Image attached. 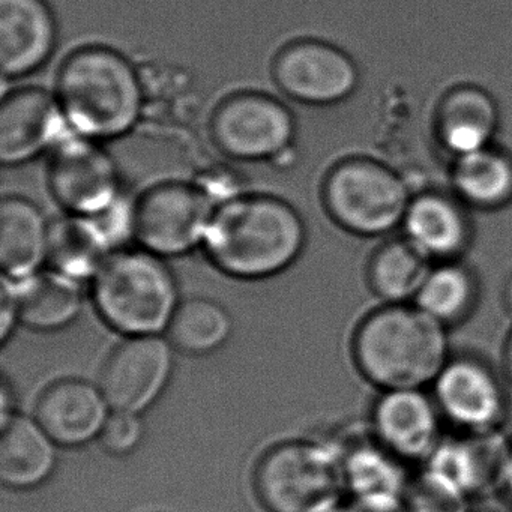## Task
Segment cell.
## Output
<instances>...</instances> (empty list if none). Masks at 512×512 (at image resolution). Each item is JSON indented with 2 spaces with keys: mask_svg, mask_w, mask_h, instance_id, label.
Returning a JSON list of instances; mask_svg holds the SVG:
<instances>
[{
  "mask_svg": "<svg viewBox=\"0 0 512 512\" xmlns=\"http://www.w3.org/2000/svg\"><path fill=\"white\" fill-rule=\"evenodd\" d=\"M304 218L290 203L238 194L215 209L203 247L224 274L260 280L290 268L307 247Z\"/></svg>",
  "mask_w": 512,
  "mask_h": 512,
  "instance_id": "obj_1",
  "label": "cell"
},
{
  "mask_svg": "<svg viewBox=\"0 0 512 512\" xmlns=\"http://www.w3.org/2000/svg\"><path fill=\"white\" fill-rule=\"evenodd\" d=\"M352 355L380 391L425 389L451 359L449 329L415 304L380 305L359 320Z\"/></svg>",
  "mask_w": 512,
  "mask_h": 512,
  "instance_id": "obj_2",
  "label": "cell"
},
{
  "mask_svg": "<svg viewBox=\"0 0 512 512\" xmlns=\"http://www.w3.org/2000/svg\"><path fill=\"white\" fill-rule=\"evenodd\" d=\"M55 97L68 127L94 140L118 139L133 130L145 100L133 64L103 46L82 47L65 58Z\"/></svg>",
  "mask_w": 512,
  "mask_h": 512,
  "instance_id": "obj_3",
  "label": "cell"
},
{
  "mask_svg": "<svg viewBox=\"0 0 512 512\" xmlns=\"http://www.w3.org/2000/svg\"><path fill=\"white\" fill-rule=\"evenodd\" d=\"M92 296L104 322L128 337L167 331L181 304L175 275L145 248L110 254L92 278Z\"/></svg>",
  "mask_w": 512,
  "mask_h": 512,
  "instance_id": "obj_4",
  "label": "cell"
},
{
  "mask_svg": "<svg viewBox=\"0 0 512 512\" xmlns=\"http://www.w3.org/2000/svg\"><path fill=\"white\" fill-rule=\"evenodd\" d=\"M268 512H332L347 494L343 461L332 440H292L266 451L253 476Z\"/></svg>",
  "mask_w": 512,
  "mask_h": 512,
  "instance_id": "obj_5",
  "label": "cell"
},
{
  "mask_svg": "<svg viewBox=\"0 0 512 512\" xmlns=\"http://www.w3.org/2000/svg\"><path fill=\"white\" fill-rule=\"evenodd\" d=\"M412 197L398 173L367 158L335 164L322 184L329 217L343 229L371 238L400 233Z\"/></svg>",
  "mask_w": 512,
  "mask_h": 512,
  "instance_id": "obj_6",
  "label": "cell"
},
{
  "mask_svg": "<svg viewBox=\"0 0 512 512\" xmlns=\"http://www.w3.org/2000/svg\"><path fill=\"white\" fill-rule=\"evenodd\" d=\"M218 205L202 184L155 185L134 203V238L157 256H182L203 244Z\"/></svg>",
  "mask_w": 512,
  "mask_h": 512,
  "instance_id": "obj_7",
  "label": "cell"
},
{
  "mask_svg": "<svg viewBox=\"0 0 512 512\" xmlns=\"http://www.w3.org/2000/svg\"><path fill=\"white\" fill-rule=\"evenodd\" d=\"M431 389L443 422L457 433L502 430L508 392L497 371L479 356H451Z\"/></svg>",
  "mask_w": 512,
  "mask_h": 512,
  "instance_id": "obj_8",
  "label": "cell"
},
{
  "mask_svg": "<svg viewBox=\"0 0 512 512\" xmlns=\"http://www.w3.org/2000/svg\"><path fill=\"white\" fill-rule=\"evenodd\" d=\"M211 133L218 148L236 160H277L292 151L296 121L275 98L242 92L217 107Z\"/></svg>",
  "mask_w": 512,
  "mask_h": 512,
  "instance_id": "obj_9",
  "label": "cell"
},
{
  "mask_svg": "<svg viewBox=\"0 0 512 512\" xmlns=\"http://www.w3.org/2000/svg\"><path fill=\"white\" fill-rule=\"evenodd\" d=\"M52 149L49 188L70 214L95 217L121 197L118 166L97 140L67 131Z\"/></svg>",
  "mask_w": 512,
  "mask_h": 512,
  "instance_id": "obj_10",
  "label": "cell"
},
{
  "mask_svg": "<svg viewBox=\"0 0 512 512\" xmlns=\"http://www.w3.org/2000/svg\"><path fill=\"white\" fill-rule=\"evenodd\" d=\"M272 76L284 94L311 107L343 103L359 82L358 67L344 50L313 37L287 44L275 56Z\"/></svg>",
  "mask_w": 512,
  "mask_h": 512,
  "instance_id": "obj_11",
  "label": "cell"
},
{
  "mask_svg": "<svg viewBox=\"0 0 512 512\" xmlns=\"http://www.w3.org/2000/svg\"><path fill=\"white\" fill-rule=\"evenodd\" d=\"M175 367V347L161 335L125 340L109 356L100 388L115 412L140 413L151 409L169 385Z\"/></svg>",
  "mask_w": 512,
  "mask_h": 512,
  "instance_id": "obj_12",
  "label": "cell"
},
{
  "mask_svg": "<svg viewBox=\"0 0 512 512\" xmlns=\"http://www.w3.org/2000/svg\"><path fill=\"white\" fill-rule=\"evenodd\" d=\"M368 424L374 437L404 463L424 464L442 442L445 422L424 389H392L380 391Z\"/></svg>",
  "mask_w": 512,
  "mask_h": 512,
  "instance_id": "obj_13",
  "label": "cell"
},
{
  "mask_svg": "<svg viewBox=\"0 0 512 512\" xmlns=\"http://www.w3.org/2000/svg\"><path fill=\"white\" fill-rule=\"evenodd\" d=\"M55 95L40 88L5 94L0 106V160L19 166L53 148L67 133Z\"/></svg>",
  "mask_w": 512,
  "mask_h": 512,
  "instance_id": "obj_14",
  "label": "cell"
},
{
  "mask_svg": "<svg viewBox=\"0 0 512 512\" xmlns=\"http://www.w3.org/2000/svg\"><path fill=\"white\" fill-rule=\"evenodd\" d=\"M400 233L433 263L461 260L472 242L473 211L455 194L424 191L412 197Z\"/></svg>",
  "mask_w": 512,
  "mask_h": 512,
  "instance_id": "obj_15",
  "label": "cell"
},
{
  "mask_svg": "<svg viewBox=\"0 0 512 512\" xmlns=\"http://www.w3.org/2000/svg\"><path fill=\"white\" fill-rule=\"evenodd\" d=\"M100 386L86 380L65 379L50 385L38 398L35 419L58 445H88L100 437L110 413Z\"/></svg>",
  "mask_w": 512,
  "mask_h": 512,
  "instance_id": "obj_16",
  "label": "cell"
},
{
  "mask_svg": "<svg viewBox=\"0 0 512 512\" xmlns=\"http://www.w3.org/2000/svg\"><path fill=\"white\" fill-rule=\"evenodd\" d=\"M512 440L502 430L490 433H455L443 436L422 466L436 470L466 491L470 497L499 490Z\"/></svg>",
  "mask_w": 512,
  "mask_h": 512,
  "instance_id": "obj_17",
  "label": "cell"
},
{
  "mask_svg": "<svg viewBox=\"0 0 512 512\" xmlns=\"http://www.w3.org/2000/svg\"><path fill=\"white\" fill-rule=\"evenodd\" d=\"M56 20L46 0H0V67L5 80L43 67L56 46Z\"/></svg>",
  "mask_w": 512,
  "mask_h": 512,
  "instance_id": "obj_18",
  "label": "cell"
},
{
  "mask_svg": "<svg viewBox=\"0 0 512 512\" xmlns=\"http://www.w3.org/2000/svg\"><path fill=\"white\" fill-rule=\"evenodd\" d=\"M332 442L340 451L350 497H404L412 476L407 472V463L374 437L370 424L353 425Z\"/></svg>",
  "mask_w": 512,
  "mask_h": 512,
  "instance_id": "obj_19",
  "label": "cell"
},
{
  "mask_svg": "<svg viewBox=\"0 0 512 512\" xmlns=\"http://www.w3.org/2000/svg\"><path fill=\"white\" fill-rule=\"evenodd\" d=\"M50 223L43 212L23 197H4L0 203V266L4 277L25 280L40 272L49 256Z\"/></svg>",
  "mask_w": 512,
  "mask_h": 512,
  "instance_id": "obj_20",
  "label": "cell"
},
{
  "mask_svg": "<svg viewBox=\"0 0 512 512\" xmlns=\"http://www.w3.org/2000/svg\"><path fill=\"white\" fill-rule=\"evenodd\" d=\"M0 437V479L11 490H32L52 478L58 464L56 445L37 419L16 415Z\"/></svg>",
  "mask_w": 512,
  "mask_h": 512,
  "instance_id": "obj_21",
  "label": "cell"
},
{
  "mask_svg": "<svg viewBox=\"0 0 512 512\" xmlns=\"http://www.w3.org/2000/svg\"><path fill=\"white\" fill-rule=\"evenodd\" d=\"M437 130L442 145L454 158L496 145L500 133L499 106L484 89L461 86L443 101Z\"/></svg>",
  "mask_w": 512,
  "mask_h": 512,
  "instance_id": "obj_22",
  "label": "cell"
},
{
  "mask_svg": "<svg viewBox=\"0 0 512 512\" xmlns=\"http://www.w3.org/2000/svg\"><path fill=\"white\" fill-rule=\"evenodd\" d=\"M13 281V280H11ZM16 287L20 322L38 332H55L79 319L83 308L82 281L61 272H37Z\"/></svg>",
  "mask_w": 512,
  "mask_h": 512,
  "instance_id": "obj_23",
  "label": "cell"
},
{
  "mask_svg": "<svg viewBox=\"0 0 512 512\" xmlns=\"http://www.w3.org/2000/svg\"><path fill=\"white\" fill-rule=\"evenodd\" d=\"M113 247L97 218L70 214L50 223L47 262L55 271L83 281L97 275Z\"/></svg>",
  "mask_w": 512,
  "mask_h": 512,
  "instance_id": "obj_24",
  "label": "cell"
},
{
  "mask_svg": "<svg viewBox=\"0 0 512 512\" xmlns=\"http://www.w3.org/2000/svg\"><path fill=\"white\" fill-rule=\"evenodd\" d=\"M452 190L469 208L493 211L512 202V155L497 145L461 155L452 164Z\"/></svg>",
  "mask_w": 512,
  "mask_h": 512,
  "instance_id": "obj_25",
  "label": "cell"
},
{
  "mask_svg": "<svg viewBox=\"0 0 512 512\" xmlns=\"http://www.w3.org/2000/svg\"><path fill=\"white\" fill-rule=\"evenodd\" d=\"M434 263L401 233L389 236L370 263L371 289L383 305L413 304Z\"/></svg>",
  "mask_w": 512,
  "mask_h": 512,
  "instance_id": "obj_26",
  "label": "cell"
},
{
  "mask_svg": "<svg viewBox=\"0 0 512 512\" xmlns=\"http://www.w3.org/2000/svg\"><path fill=\"white\" fill-rule=\"evenodd\" d=\"M413 304L451 329L478 313L481 287L472 269L461 260L434 263Z\"/></svg>",
  "mask_w": 512,
  "mask_h": 512,
  "instance_id": "obj_27",
  "label": "cell"
},
{
  "mask_svg": "<svg viewBox=\"0 0 512 512\" xmlns=\"http://www.w3.org/2000/svg\"><path fill=\"white\" fill-rule=\"evenodd\" d=\"M230 334V314L218 302L206 298L181 302L167 328L173 347L194 356L209 355L220 349Z\"/></svg>",
  "mask_w": 512,
  "mask_h": 512,
  "instance_id": "obj_28",
  "label": "cell"
},
{
  "mask_svg": "<svg viewBox=\"0 0 512 512\" xmlns=\"http://www.w3.org/2000/svg\"><path fill=\"white\" fill-rule=\"evenodd\" d=\"M470 502L472 497L455 482L425 466L410 476L404 493L409 512H472Z\"/></svg>",
  "mask_w": 512,
  "mask_h": 512,
  "instance_id": "obj_29",
  "label": "cell"
},
{
  "mask_svg": "<svg viewBox=\"0 0 512 512\" xmlns=\"http://www.w3.org/2000/svg\"><path fill=\"white\" fill-rule=\"evenodd\" d=\"M143 433L145 428L139 415L113 412L107 419L98 440L109 454L127 455L139 448Z\"/></svg>",
  "mask_w": 512,
  "mask_h": 512,
  "instance_id": "obj_30",
  "label": "cell"
},
{
  "mask_svg": "<svg viewBox=\"0 0 512 512\" xmlns=\"http://www.w3.org/2000/svg\"><path fill=\"white\" fill-rule=\"evenodd\" d=\"M0 340L2 344H7L20 322L19 305H17L16 287L10 278L4 277L2 280V295H0Z\"/></svg>",
  "mask_w": 512,
  "mask_h": 512,
  "instance_id": "obj_31",
  "label": "cell"
},
{
  "mask_svg": "<svg viewBox=\"0 0 512 512\" xmlns=\"http://www.w3.org/2000/svg\"><path fill=\"white\" fill-rule=\"evenodd\" d=\"M343 512H409L400 496L350 497L343 505Z\"/></svg>",
  "mask_w": 512,
  "mask_h": 512,
  "instance_id": "obj_32",
  "label": "cell"
},
{
  "mask_svg": "<svg viewBox=\"0 0 512 512\" xmlns=\"http://www.w3.org/2000/svg\"><path fill=\"white\" fill-rule=\"evenodd\" d=\"M14 407H16V401H14V391L11 388L10 383H8L7 379H4L2 382V418H0V425H4L5 422L10 421L13 416H16L17 413H14Z\"/></svg>",
  "mask_w": 512,
  "mask_h": 512,
  "instance_id": "obj_33",
  "label": "cell"
},
{
  "mask_svg": "<svg viewBox=\"0 0 512 512\" xmlns=\"http://www.w3.org/2000/svg\"><path fill=\"white\" fill-rule=\"evenodd\" d=\"M499 491L503 494V496H505L506 502L512 506V448L511 451H509L505 469H503L502 479H500Z\"/></svg>",
  "mask_w": 512,
  "mask_h": 512,
  "instance_id": "obj_34",
  "label": "cell"
},
{
  "mask_svg": "<svg viewBox=\"0 0 512 512\" xmlns=\"http://www.w3.org/2000/svg\"><path fill=\"white\" fill-rule=\"evenodd\" d=\"M503 367H505L506 379L512 385V328L509 331L505 341V350H503Z\"/></svg>",
  "mask_w": 512,
  "mask_h": 512,
  "instance_id": "obj_35",
  "label": "cell"
},
{
  "mask_svg": "<svg viewBox=\"0 0 512 512\" xmlns=\"http://www.w3.org/2000/svg\"><path fill=\"white\" fill-rule=\"evenodd\" d=\"M503 305H505L506 316L512 319V277L509 278L505 293H503Z\"/></svg>",
  "mask_w": 512,
  "mask_h": 512,
  "instance_id": "obj_36",
  "label": "cell"
},
{
  "mask_svg": "<svg viewBox=\"0 0 512 512\" xmlns=\"http://www.w3.org/2000/svg\"><path fill=\"white\" fill-rule=\"evenodd\" d=\"M472 512H505V511H499V509L487 508V509H479V511H472Z\"/></svg>",
  "mask_w": 512,
  "mask_h": 512,
  "instance_id": "obj_37",
  "label": "cell"
},
{
  "mask_svg": "<svg viewBox=\"0 0 512 512\" xmlns=\"http://www.w3.org/2000/svg\"><path fill=\"white\" fill-rule=\"evenodd\" d=\"M332 512H343V506H341V508L335 509V511Z\"/></svg>",
  "mask_w": 512,
  "mask_h": 512,
  "instance_id": "obj_38",
  "label": "cell"
}]
</instances>
